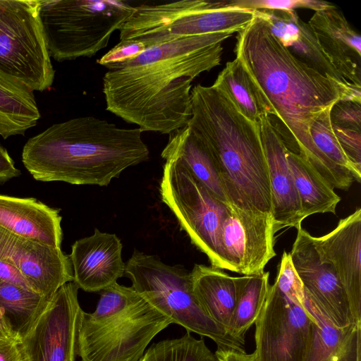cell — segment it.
<instances>
[{
	"label": "cell",
	"instance_id": "obj_23",
	"mask_svg": "<svg viewBox=\"0 0 361 361\" xmlns=\"http://www.w3.org/2000/svg\"><path fill=\"white\" fill-rule=\"evenodd\" d=\"M190 276L194 295L202 310L228 331L237 301L238 277L203 264H195Z\"/></svg>",
	"mask_w": 361,
	"mask_h": 361
},
{
	"label": "cell",
	"instance_id": "obj_9",
	"mask_svg": "<svg viewBox=\"0 0 361 361\" xmlns=\"http://www.w3.org/2000/svg\"><path fill=\"white\" fill-rule=\"evenodd\" d=\"M255 11L229 8L226 1L182 0L134 6L119 30L120 39L145 42L149 47L173 39L242 30Z\"/></svg>",
	"mask_w": 361,
	"mask_h": 361
},
{
	"label": "cell",
	"instance_id": "obj_37",
	"mask_svg": "<svg viewBox=\"0 0 361 361\" xmlns=\"http://www.w3.org/2000/svg\"><path fill=\"white\" fill-rule=\"evenodd\" d=\"M20 175V171L15 167L14 161L6 148L0 143V183Z\"/></svg>",
	"mask_w": 361,
	"mask_h": 361
},
{
	"label": "cell",
	"instance_id": "obj_22",
	"mask_svg": "<svg viewBox=\"0 0 361 361\" xmlns=\"http://www.w3.org/2000/svg\"><path fill=\"white\" fill-rule=\"evenodd\" d=\"M161 156L180 160L217 200L229 206L219 166L212 151L188 125L169 135Z\"/></svg>",
	"mask_w": 361,
	"mask_h": 361
},
{
	"label": "cell",
	"instance_id": "obj_21",
	"mask_svg": "<svg viewBox=\"0 0 361 361\" xmlns=\"http://www.w3.org/2000/svg\"><path fill=\"white\" fill-rule=\"evenodd\" d=\"M61 219L58 209L35 198L0 195V228L13 235L61 247Z\"/></svg>",
	"mask_w": 361,
	"mask_h": 361
},
{
	"label": "cell",
	"instance_id": "obj_27",
	"mask_svg": "<svg viewBox=\"0 0 361 361\" xmlns=\"http://www.w3.org/2000/svg\"><path fill=\"white\" fill-rule=\"evenodd\" d=\"M212 85L222 92L250 121L257 123L264 114L272 116L258 87L238 58L226 63Z\"/></svg>",
	"mask_w": 361,
	"mask_h": 361
},
{
	"label": "cell",
	"instance_id": "obj_20",
	"mask_svg": "<svg viewBox=\"0 0 361 361\" xmlns=\"http://www.w3.org/2000/svg\"><path fill=\"white\" fill-rule=\"evenodd\" d=\"M256 14L266 22L273 35L299 61L341 85L361 90L353 86L337 72L311 26L304 22L295 11L257 10Z\"/></svg>",
	"mask_w": 361,
	"mask_h": 361
},
{
	"label": "cell",
	"instance_id": "obj_38",
	"mask_svg": "<svg viewBox=\"0 0 361 361\" xmlns=\"http://www.w3.org/2000/svg\"><path fill=\"white\" fill-rule=\"evenodd\" d=\"M20 343L16 339H0V361H23Z\"/></svg>",
	"mask_w": 361,
	"mask_h": 361
},
{
	"label": "cell",
	"instance_id": "obj_30",
	"mask_svg": "<svg viewBox=\"0 0 361 361\" xmlns=\"http://www.w3.org/2000/svg\"><path fill=\"white\" fill-rule=\"evenodd\" d=\"M139 361H217L203 339H196L189 331L180 338L152 344Z\"/></svg>",
	"mask_w": 361,
	"mask_h": 361
},
{
	"label": "cell",
	"instance_id": "obj_15",
	"mask_svg": "<svg viewBox=\"0 0 361 361\" xmlns=\"http://www.w3.org/2000/svg\"><path fill=\"white\" fill-rule=\"evenodd\" d=\"M0 257L19 270L34 292L48 298L73 281L70 257L61 247L13 235L0 228Z\"/></svg>",
	"mask_w": 361,
	"mask_h": 361
},
{
	"label": "cell",
	"instance_id": "obj_36",
	"mask_svg": "<svg viewBox=\"0 0 361 361\" xmlns=\"http://www.w3.org/2000/svg\"><path fill=\"white\" fill-rule=\"evenodd\" d=\"M0 282L13 283L31 290L25 279L15 265L10 261L1 257Z\"/></svg>",
	"mask_w": 361,
	"mask_h": 361
},
{
	"label": "cell",
	"instance_id": "obj_29",
	"mask_svg": "<svg viewBox=\"0 0 361 361\" xmlns=\"http://www.w3.org/2000/svg\"><path fill=\"white\" fill-rule=\"evenodd\" d=\"M51 298L19 285L0 282V314L8 322L20 339Z\"/></svg>",
	"mask_w": 361,
	"mask_h": 361
},
{
	"label": "cell",
	"instance_id": "obj_28",
	"mask_svg": "<svg viewBox=\"0 0 361 361\" xmlns=\"http://www.w3.org/2000/svg\"><path fill=\"white\" fill-rule=\"evenodd\" d=\"M269 278V271L238 277L237 301L228 331L243 344L247 331L255 324L265 303L270 286Z\"/></svg>",
	"mask_w": 361,
	"mask_h": 361
},
{
	"label": "cell",
	"instance_id": "obj_17",
	"mask_svg": "<svg viewBox=\"0 0 361 361\" xmlns=\"http://www.w3.org/2000/svg\"><path fill=\"white\" fill-rule=\"evenodd\" d=\"M257 125L269 169L275 231L290 227L298 230L304 218L283 135L268 114L262 115Z\"/></svg>",
	"mask_w": 361,
	"mask_h": 361
},
{
	"label": "cell",
	"instance_id": "obj_14",
	"mask_svg": "<svg viewBox=\"0 0 361 361\" xmlns=\"http://www.w3.org/2000/svg\"><path fill=\"white\" fill-rule=\"evenodd\" d=\"M274 222L271 216L230 207L221 230L222 256L227 270L259 275L276 252Z\"/></svg>",
	"mask_w": 361,
	"mask_h": 361
},
{
	"label": "cell",
	"instance_id": "obj_34",
	"mask_svg": "<svg viewBox=\"0 0 361 361\" xmlns=\"http://www.w3.org/2000/svg\"><path fill=\"white\" fill-rule=\"evenodd\" d=\"M332 125L361 131V102L340 99L331 107Z\"/></svg>",
	"mask_w": 361,
	"mask_h": 361
},
{
	"label": "cell",
	"instance_id": "obj_11",
	"mask_svg": "<svg viewBox=\"0 0 361 361\" xmlns=\"http://www.w3.org/2000/svg\"><path fill=\"white\" fill-rule=\"evenodd\" d=\"M38 0H0V71L32 91L55 75L37 12Z\"/></svg>",
	"mask_w": 361,
	"mask_h": 361
},
{
	"label": "cell",
	"instance_id": "obj_13",
	"mask_svg": "<svg viewBox=\"0 0 361 361\" xmlns=\"http://www.w3.org/2000/svg\"><path fill=\"white\" fill-rule=\"evenodd\" d=\"M313 237L299 228L289 253L306 297L336 327L359 323L353 318L346 294L332 266L318 252Z\"/></svg>",
	"mask_w": 361,
	"mask_h": 361
},
{
	"label": "cell",
	"instance_id": "obj_3",
	"mask_svg": "<svg viewBox=\"0 0 361 361\" xmlns=\"http://www.w3.org/2000/svg\"><path fill=\"white\" fill-rule=\"evenodd\" d=\"M142 133L94 116L71 118L30 137L22 161L37 180L106 186L149 159Z\"/></svg>",
	"mask_w": 361,
	"mask_h": 361
},
{
	"label": "cell",
	"instance_id": "obj_33",
	"mask_svg": "<svg viewBox=\"0 0 361 361\" xmlns=\"http://www.w3.org/2000/svg\"><path fill=\"white\" fill-rule=\"evenodd\" d=\"M148 47L145 42L140 40H121L97 60V63L109 70H114L123 63L135 58Z\"/></svg>",
	"mask_w": 361,
	"mask_h": 361
},
{
	"label": "cell",
	"instance_id": "obj_6",
	"mask_svg": "<svg viewBox=\"0 0 361 361\" xmlns=\"http://www.w3.org/2000/svg\"><path fill=\"white\" fill-rule=\"evenodd\" d=\"M134 6L116 0H38V17L50 57H91L107 47Z\"/></svg>",
	"mask_w": 361,
	"mask_h": 361
},
{
	"label": "cell",
	"instance_id": "obj_32",
	"mask_svg": "<svg viewBox=\"0 0 361 361\" xmlns=\"http://www.w3.org/2000/svg\"><path fill=\"white\" fill-rule=\"evenodd\" d=\"M229 8L248 10L295 11V8H309L315 12L335 6L334 4L318 0H233L227 1Z\"/></svg>",
	"mask_w": 361,
	"mask_h": 361
},
{
	"label": "cell",
	"instance_id": "obj_16",
	"mask_svg": "<svg viewBox=\"0 0 361 361\" xmlns=\"http://www.w3.org/2000/svg\"><path fill=\"white\" fill-rule=\"evenodd\" d=\"M319 255L332 266L356 322H361V209L342 219L321 237H313Z\"/></svg>",
	"mask_w": 361,
	"mask_h": 361
},
{
	"label": "cell",
	"instance_id": "obj_10",
	"mask_svg": "<svg viewBox=\"0 0 361 361\" xmlns=\"http://www.w3.org/2000/svg\"><path fill=\"white\" fill-rule=\"evenodd\" d=\"M165 160L160 195L192 243L212 267L227 270L222 256L221 230L230 207L217 200L178 159Z\"/></svg>",
	"mask_w": 361,
	"mask_h": 361
},
{
	"label": "cell",
	"instance_id": "obj_12",
	"mask_svg": "<svg viewBox=\"0 0 361 361\" xmlns=\"http://www.w3.org/2000/svg\"><path fill=\"white\" fill-rule=\"evenodd\" d=\"M79 288L63 285L20 339L23 361H75L82 312Z\"/></svg>",
	"mask_w": 361,
	"mask_h": 361
},
{
	"label": "cell",
	"instance_id": "obj_25",
	"mask_svg": "<svg viewBox=\"0 0 361 361\" xmlns=\"http://www.w3.org/2000/svg\"><path fill=\"white\" fill-rule=\"evenodd\" d=\"M40 116L33 91L0 71V135H24Z\"/></svg>",
	"mask_w": 361,
	"mask_h": 361
},
{
	"label": "cell",
	"instance_id": "obj_2",
	"mask_svg": "<svg viewBox=\"0 0 361 361\" xmlns=\"http://www.w3.org/2000/svg\"><path fill=\"white\" fill-rule=\"evenodd\" d=\"M235 51L272 111L290 132L295 153L305 159L334 188L347 190L351 173L334 164L314 145V120L340 99L361 102V90L341 85L295 57L256 14L238 32Z\"/></svg>",
	"mask_w": 361,
	"mask_h": 361
},
{
	"label": "cell",
	"instance_id": "obj_35",
	"mask_svg": "<svg viewBox=\"0 0 361 361\" xmlns=\"http://www.w3.org/2000/svg\"><path fill=\"white\" fill-rule=\"evenodd\" d=\"M332 128L346 157L354 169L361 174V131L334 125Z\"/></svg>",
	"mask_w": 361,
	"mask_h": 361
},
{
	"label": "cell",
	"instance_id": "obj_4",
	"mask_svg": "<svg viewBox=\"0 0 361 361\" xmlns=\"http://www.w3.org/2000/svg\"><path fill=\"white\" fill-rule=\"evenodd\" d=\"M190 95L188 126L212 151L230 207L272 216L269 169L257 123L213 85H197Z\"/></svg>",
	"mask_w": 361,
	"mask_h": 361
},
{
	"label": "cell",
	"instance_id": "obj_24",
	"mask_svg": "<svg viewBox=\"0 0 361 361\" xmlns=\"http://www.w3.org/2000/svg\"><path fill=\"white\" fill-rule=\"evenodd\" d=\"M306 298L314 321L303 361H360L361 322L336 327Z\"/></svg>",
	"mask_w": 361,
	"mask_h": 361
},
{
	"label": "cell",
	"instance_id": "obj_26",
	"mask_svg": "<svg viewBox=\"0 0 361 361\" xmlns=\"http://www.w3.org/2000/svg\"><path fill=\"white\" fill-rule=\"evenodd\" d=\"M287 159L299 196L304 219L314 214H336L341 197L303 157L287 149Z\"/></svg>",
	"mask_w": 361,
	"mask_h": 361
},
{
	"label": "cell",
	"instance_id": "obj_7",
	"mask_svg": "<svg viewBox=\"0 0 361 361\" xmlns=\"http://www.w3.org/2000/svg\"><path fill=\"white\" fill-rule=\"evenodd\" d=\"M125 273L131 287L172 323L208 337L217 348L245 351L243 343L202 310L192 291L190 272L184 268L135 250L126 264Z\"/></svg>",
	"mask_w": 361,
	"mask_h": 361
},
{
	"label": "cell",
	"instance_id": "obj_31",
	"mask_svg": "<svg viewBox=\"0 0 361 361\" xmlns=\"http://www.w3.org/2000/svg\"><path fill=\"white\" fill-rule=\"evenodd\" d=\"M331 107L324 110L312 123L310 129L312 140L318 150L329 160L349 171L354 180L360 183L361 174L353 167L334 133L330 119Z\"/></svg>",
	"mask_w": 361,
	"mask_h": 361
},
{
	"label": "cell",
	"instance_id": "obj_39",
	"mask_svg": "<svg viewBox=\"0 0 361 361\" xmlns=\"http://www.w3.org/2000/svg\"><path fill=\"white\" fill-rule=\"evenodd\" d=\"M214 355L217 361H255L253 353L234 349L217 348Z\"/></svg>",
	"mask_w": 361,
	"mask_h": 361
},
{
	"label": "cell",
	"instance_id": "obj_40",
	"mask_svg": "<svg viewBox=\"0 0 361 361\" xmlns=\"http://www.w3.org/2000/svg\"><path fill=\"white\" fill-rule=\"evenodd\" d=\"M16 339L20 341L19 336L13 330L8 322L0 314V339Z\"/></svg>",
	"mask_w": 361,
	"mask_h": 361
},
{
	"label": "cell",
	"instance_id": "obj_1",
	"mask_svg": "<svg viewBox=\"0 0 361 361\" xmlns=\"http://www.w3.org/2000/svg\"><path fill=\"white\" fill-rule=\"evenodd\" d=\"M226 31L186 37L146 49L103 77L106 110L143 131L171 134L192 116V82L221 63Z\"/></svg>",
	"mask_w": 361,
	"mask_h": 361
},
{
	"label": "cell",
	"instance_id": "obj_19",
	"mask_svg": "<svg viewBox=\"0 0 361 361\" xmlns=\"http://www.w3.org/2000/svg\"><path fill=\"white\" fill-rule=\"evenodd\" d=\"M337 72L361 89V37L336 6L317 11L308 22Z\"/></svg>",
	"mask_w": 361,
	"mask_h": 361
},
{
	"label": "cell",
	"instance_id": "obj_8",
	"mask_svg": "<svg viewBox=\"0 0 361 361\" xmlns=\"http://www.w3.org/2000/svg\"><path fill=\"white\" fill-rule=\"evenodd\" d=\"M314 321L290 254L283 252L255 322V361H303Z\"/></svg>",
	"mask_w": 361,
	"mask_h": 361
},
{
	"label": "cell",
	"instance_id": "obj_5",
	"mask_svg": "<svg viewBox=\"0 0 361 361\" xmlns=\"http://www.w3.org/2000/svg\"><path fill=\"white\" fill-rule=\"evenodd\" d=\"M172 323L132 287L117 282L101 290L92 313L82 312L78 355L82 361H139Z\"/></svg>",
	"mask_w": 361,
	"mask_h": 361
},
{
	"label": "cell",
	"instance_id": "obj_18",
	"mask_svg": "<svg viewBox=\"0 0 361 361\" xmlns=\"http://www.w3.org/2000/svg\"><path fill=\"white\" fill-rule=\"evenodd\" d=\"M69 257L73 282L87 292L101 291L125 274L120 239L98 228L92 235L76 240Z\"/></svg>",
	"mask_w": 361,
	"mask_h": 361
}]
</instances>
